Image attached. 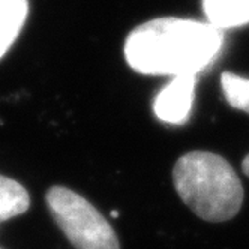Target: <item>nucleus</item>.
Returning <instances> with one entry per match:
<instances>
[{
	"label": "nucleus",
	"mask_w": 249,
	"mask_h": 249,
	"mask_svg": "<svg viewBox=\"0 0 249 249\" xmlns=\"http://www.w3.org/2000/svg\"><path fill=\"white\" fill-rule=\"evenodd\" d=\"M224 42L222 30L207 21L159 17L132 29L123 53L138 74L197 77L218 60Z\"/></svg>",
	"instance_id": "f257e3e1"
},
{
	"label": "nucleus",
	"mask_w": 249,
	"mask_h": 249,
	"mask_svg": "<svg viewBox=\"0 0 249 249\" xmlns=\"http://www.w3.org/2000/svg\"><path fill=\"white\" fill-rule=\"evenodd\" d=\"M173 185L182 201L207 222L234 218L243 204V186L234 168L212 152L182 155L173 168Z\"/></svg>",
	"instance_id": "f03ea898"
},
{
	"label": "nucleus",
	"mask_w": 249,
	"mask_h": 249,
	"mask_svg": "<svg viewBox=\"0 0 249 249\" xmlns=\"http://www.w3.org/2000/svg\"><path fill=\"white\" fill-rule=\"evenodd\" d=\"M45 201L53 219L75 249H120L110 222L75 191L51 186Z\"/></svg>",
	"instance_id": "7ed1b4c3"
},
{
	"label": "nucleus",
	"mask_w": 249,
	"mask_h": 249,
	"mask_svg": "<svg viewBox=\"0 0 249 249\" xmlns=\"http://www.w3.org/2000/svg\"><path fill=\"white\" fill-rule=\"evenodd\" d=\"M195 75L173 77L153 101V114L168 124H183L191 116L195 96Z\"/></svg>",
	"instance_id": "20e7f679"
},
{
	"label": "nucleus",
	"mask_w": 249,
	"mask_h": 249,
	"mask_svg": "<svg viewBox=\"0 0 249 249\" xmlns=\"http://www.w3.org/2000/svg\"><path fill=\"white\" fill-rule=\"evenodd\" d=\"M207 23L221 30L249 24V0H203Z\"/></svg>",
	"instance_id": "39448f33"
},
{
	"label": "nucleus",
	"mask_w": 249,
	"mask_h": 249,
	"mask_svg": "<svg viewBox=\"0 0 249 249\" xmlns=\"http://www.w3.org/2000/svg\"><path fill=\"white\" fill-rule=\"evenodd\" d=\"M29 15V0H0V59L23 30Z\"/></svg>",
	"instance_id": "423d86ee"
},
{
	"label": "nucleus",
	"mask_w": 249,
	"mask_h": 249,
	"mask_svg": "<svg viewBox=\"0 0 249 249\" xmlns=\"http://www.w3.org/2000/svg\"><path fill=\"white\" fill-rule=\"evenodd\" d=\"M30 206L29 192L14 179L0 174V222L27 212Z\"/></svg>",
	"instance_id": "0eeeda50"
},
{
	"label": "nucleus",
	"mask_w": 249,
	"mask_h": 249,
	"mask_svg": "<svg viewBox=\"0 0 249 249\" xmlns=\"http://www.w3.org/2000/svg\"><path fill=\"white\" fill-rule=\"evenodd\" d=\"M221 87L225 101L233 108L249 114V78L233 72H224L221 75Z\"/></svg>",
	"instance_id": "6e6552de"
},
{
	"label": "nucleus",
	"mask_w": 249,
	"mask_h": 249,
	"mask_svg": "<svg viewBox=\"0 0 249 249\" xmlns=\"http://www.w3.org/2000/svg\"><path fill=\"white\" fill-rule=\"evenodd\" d=\"M242 171L249 177V153L243 158V161H242Z\"/></svg>",
	"instance_id": "1a4fd4ad"
},
{
	"label": "nucleus",
	"mask_w": 249,
	"mask_h": 249,
	"mask_svg": "<svg viewBox=\"0 0 249 249\" xmlns=\"http://www.w3.org/2000/svg\"><path fill=\"white\" fill-rule=\"evenodd\" d=\"M111 216H116V218H117V216H119V213L113 210V212H111Z\"/></svg>",
	"instance_id": "9d476101"
}]
</instances>
